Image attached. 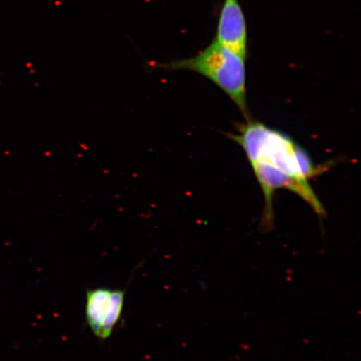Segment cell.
Segmentation results:
<instances>
[{
    "mask_svg": "<svg viewBox=\"0 0 361 361\" xmlns=\"http://www.w3.org/2000/svg\"><path fill=\"white\" fill-rule=\"evenodd\" d=\"M214 39L247 59V25L239 0H224Z\"/></svg>",
    "mask_w": 361,
    "mask_h": 361,
    "instance_id": "cell-4",
    "label": "cell"
},
{
    "mask_svg": "<svg viewBox=\"0 0 361 361\" xmlns=\"http://www.w3.org/2000/svg\"><path fill=\"white\" fill-rule=\"evenodd\" d=\"M246 59L213 40L200 53L169 62H151L152 71H190L222 89L248 120L246 97Z\"/></svg>",
    "mask_w": 361,
    "mask_h": 361,
    "instance_id": "cell-2",
    "label": "cell"
},
{
    "mask_svg": "<svg viewBox=\"0 0 361 361\" xmlns=\"http://www.w3.org/2000/svg\"><path fill=\"white\" fill-rule=\"evenodd\" d=\"M125 292L98 288L87 293L85 314L94 335L102 341L111 336L123 313Z\"/></svg>",
    "mask_w": 361,
    "mask_h": 361,
    "instance_id": "cell-3",
    "label": "cell"
},
{
    "mask_svg": "<svg viewBox=\"0 0 361 361\" xmlns=\"http://www.w3.org/2000/svg\"><path fill=\"white\" fill-rule=\"evenodd\" d=\"M250 121V120H247ZM233 139L246 153L265 200L263 224L272 227L273 197L279 189H287L300 196L320 216L326 210L310 184L317 173L310 157L288 135L258 121H248Z\"/></svg>",
    "mask_w": 361,
    "mask_h": 361,
    "instance_id": "cell-1",
    "label": "cell"
}]
</instances>
